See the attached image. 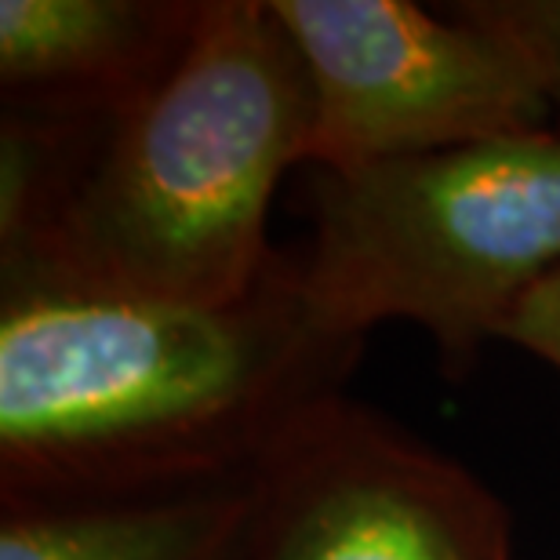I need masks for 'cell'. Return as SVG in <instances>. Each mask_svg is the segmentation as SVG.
<instances>
[{"instance_id": "1", "label": "cell", "mask_w": 560, "mask_h": 560, "mask_svg": "<svg viewBox=\"0 0 560 560\" xmlns=\"http://www.w3.org/2000/svg\"><path fill=\"white\" fill-rule=\"evenodd\" d=\"M0 277V502L244 480L364 346L313 320L291 255L233 302Z\"/></svg>"}, {"instance_id": "2", "label": "cell", "mask_w": 560, "mask_h": 560, "mask_svg": "<svg viewBox=\"0 0 560 560\" xmlns=\"http://www.w3.org/2000/svg\"><path fill=\"white\" fill-rule=\"evenodd\" d=\"M310 88L270 0H200L186 51L88 142L0 273L109 295L244 299L277 262L270 200L306 161Z\"/></svg>"}, {"instance_id": "3", "label": "cell", "mask_w": 560, "mask_h": 560, "mask_svg": "<svg viewBox=\"0 0 560 560\" xmlns=\"http://www.w3.org/2000/svg\"><path fill=\"white\" fill-rule=\"evenodd\" d=\"M295 259V255H291ZM560 270V131H532L353 172H320L302 299L335 339L383 320L433 335L463 375Z\"/></svg>"}, {"instance_id": "4", "label": "cell", "mask_w": 560, "mask_h": 560, "mask_svg": "<svg viewBox=\"0 0 560 560\" xmlns=\"http://www.w3.org/2000/svg\"><path fill=\"white\" fill-rule=\"evenodd\" d=\"M310 88L306 161H405L550 128V103L474 19L408 0H270Z\"/></svg>"}, {"instance_id": "5", "label": "cell", "mask_w": 560, "mask_h": 560, "mask_svg": "<svg viewBox=\"0 0 560 560\" xmlns=\"http://www.w3.org/2000/svg\"><path fill=\"white\" fill-rule=\"evenodd\" d=\"M230 560H513V528L466 466L331 394L248 474Z\"/></svg>"}, {"instance_id": "6", "label": "cell", "mask_w": 560, "mask_h": 560, "mask_svg": "<svg viewBox=\"0 0 560 560\" xmlns=\"http://www.w3.org/2000/svg\"><path fill=\"white\" fill-rule=\"evenodd\" d=\"M200 0H0L4 117L103 131L164 81Z\"/></svg>"}, {"instance_id": "7", "label": "cell", "mask_w": 560, "mask_h": 560, "mask_svg": "<svg viewBox=\"0 0 560 560\" xmlns=\"http://www.w3.org/2000/svg\"><path fill=\"white\" fill-rule=\"evenodd\" d=\"M0 560H230L248 477L81 502H0Z\"/></svg>"}, {"instance_id": "8", "label": "cell", "mask_w": 560, "mask_h": 560, "mask_svg": "<svg viewBox=\"0 0 560 560\" xmlns=\"http://www.w3.org/2000/svg\"><path fill=\"white\" fill-rule=\"evenodd\" d=\"M524 66L546 103H560V0H455Z\"/></svg>"}, {"instance_id": "9", "label": "cell", "mask_w": 560, "mask_h": 560, "mask_svg": "<svg viewBox=\"0 0 560 560\" xmlns=\"http://www.w3.org/2000/svg\"><path fill=\"white\" fill-rule=\"evenodd\" d=\"M502 339L560 368V270L553 277H546L513 310L510 324L502 328Z\"/></svg>"}]
</instances>
